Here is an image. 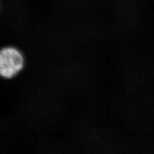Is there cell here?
I'll list each match as a JSON object with an SVG mask.
<instances>
[{
	"label": "cell",
	"instance_id": "obj_1",
	"mask_svg": "<svg viewBox=\"0 0 154 154\" xmlns=\"http://www.w3.org/2000/svg\"><path fill=\"white\" fill-rule=\"evenodd\" d=\"M24 63L21 52L12 46H6L0 51V74L5 79H11L22 70Z\"/></svg>",
	"mask_w": 154,
	"mask_h": 154
}]
</instances>
